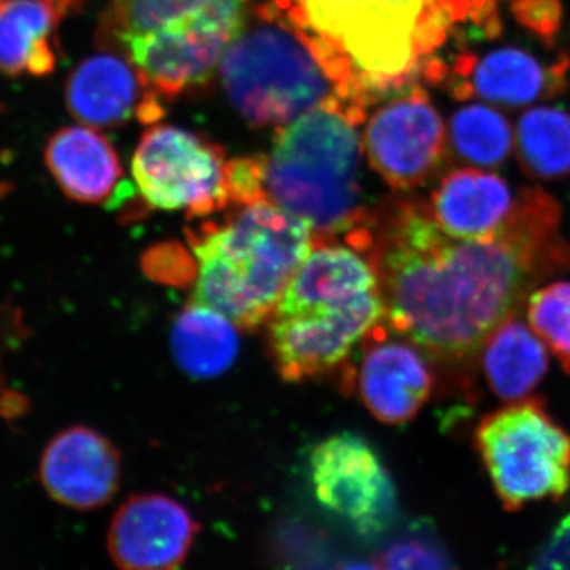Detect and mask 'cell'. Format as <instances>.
<instances>
[{"label":"cell","mask_w":570,"mask_h":570,"mask_svg":"<svg viewBox=\"0 0 570 570\" xmlns=\"http://www.w3.org/2000/svg\"><path fill=\"white\" fill-rule=\"evenodd\" d=\"M309 480L318 504L362 538H379L396 519L395 482L373 445L354 433L318 442Z\"/></svg>","instance_id":"cell-10"},{"label":"cell","mask_w":570,"mask_h":570,"mask_svg":"<svg viewBox=\"0 0 570 570\" xmlns=\"http://www.w3.org/2000/svg\"><path fill=\"white\" fill-rule=\"evenodd\" d=\"M528 570H570V513L535 551Z\"/></svg>","instance_id":"cell-29"},{"label":"cell","mask_w":570,"mask_h":570,"mask_svg":"<svg viewBox=\"0 0 570 570\" xmlns=\"http://www.w3.org/2000/svg\"><path fill=\"white\" fill-rule=\"evenodd\" d=\"M43 159L59 189L77 204H111L124 186L118 153L92 127L56 130L45 146Z\"/></svg>","instance_id":"cell-18"},{"label":"cell","mask_w":570,"mask_h":570,"mask_svg":"<svg viewBox=\"0 0 570 570\" xmlns=\"http://www.w3.org/2000/svg\"><path fill=\"white\" fill-rule=\"evenodd\" d=\"M225 189L228 202L236 206L266 200L265 157H243L227 163Z\"/></svg>","instance_id":"cell-27"},{"label":"cell","mask_w":570,"mask_h":570,"mask_svg":"<svg viewBox=\"0 0 570 570\" xmlns=\"http://www.w3.org/2000/svg\"><path fill=\"white\" fill-rule=\"evenodd\" d=\"M448 141L460 163L485 170L501 167L509 159L515 132L497 108L474 104L453 112Z\"/></svg>","instance_id":"cell-23"},{"label":"cell","mask_w":570,"mask_h":570,"mask_svg":"<svg viewBox=\"0 0 570 570\" xmlns=\"http://www.w3.org/2000/svg\"><path fill=\"white\" fill-rule=\"evenodd\" d=\"M513 197L501 176L482 168L450 171L431 195L434 223L450 238L480 239L491 236L512 212Z\"/></svg>","instance_id":"cell-19"},{"label":"cell","mask_w":570,"mask_h":570,"mask_svg":"<svg viewBox=\"0 0 570 570\" xmlns=\"http://www.w3.org/2000/svg\"><path fill=\"white\" fill-rule=\"evenodd\" d=\"M330 570H382L379 562L363 561V560H348L340 562L335 568Z\"/></svg>","instance_id":"cell-30"},{"label":"cell","mask_w":570,"mask_h":570,"mask_svg":"<svg viewBox=\"0 0 570 570\" xmlns=\"http://www.w3.org/2000/svg\"><path fill=\"white\" fill-rule=\"evenodd\" d=\"M491 392L504 403L527 400L549 371V347L519 314L498 325L479 352Z\"/></svg>","instance_id":"cell-20"},{"label":"cell","mask_w":570,"mask_h":570,"mask_svg":"<svg viewBox=\"0 0 570 570\" xmlns=\"http://www.w3.org/2000/svg\"><path fill=\"white\" fill-rule=\"evenodd\" d=\"M224 151L174 126H153L134 154L132 174L142 200L154 208L208 217L230 205Z\"/></svg>","instance_id":"cell-9"},{"label":"cell","mask_w":570,"mask_h":570,"mask_svg":"<svg viewBox=\"0 0 570 570\" xmlns=\"http://www.w3.org/2000/svg\"><path fill=\"white\" fill-rule=\"evenodd\" d=\"M528 321L570 374V283L557 281L538 288L527 302Z\"/></svg>","instance_id":"cell-24"},{"label":"cell","mask_w":570,"mask_h":570,"mask_svg":"<svg viewBox=\"0 0 570 570\" xmlns=\"http://www.w3.org/2000/svg\"><path fill=\"white\" fill-rule=\"evenodd\" d=\"M474 448L509 512L543 499L560 501L570 489V434L539 397L483 415Z\"/></svg>","instance_id":"cell-8"},{"label":"cell","mask_w":570,"mask_h":570,"mask_svg":"<svg viewBox=\"0 0 570 570\" xmlns=\"http://www.w3.org/2000/svg\"><path fill=\"white\" fill-rule=\"evenodd\" d=\"M513 17L543 43L553 45L562 24L561 0H512Z\"/></svg>","instance_id":"cell-28"},{"label":"cell","mask_w":570,"mask_h":570,"mask_svg":"<svg viewBox=\"0 0 570 570\" xmlns=\"http://www.w3.org/2000/svg\"><path fill=\"white\" fill-rule=\"evenodd\" d=\"M521 171L538 181L570 176V112L558 107H535L521 116L515 146Z\"/></svg>","instance_id":"cell-22"},{"label":"cell","mask_w":570,"mask_h":570,"mask_svg":"<svg viewBox=\"0 0 570 570\" xmlns=\"http://www.w3.org/2000/svg\"><path fill=\"white\" fill-rule=\"evenodd\" d=\"M141 268L153 281L163 284L184 285L197 277V261L176 243H163L146 250Z\"/></svg>","instance_id":"cell-26"},{"label":"cell","mask_w":570,"mask_h":570,"mask_svg":"<svg viewBox=\"0 0 570 570\" xmlns=\"http://www.w3.org/2000/svg\"><path fill=\"white\" fill-rule=\"evenodd\" d=\"M362 118L354 105H325L284 127L265 157L266 197L309 225L314 239H337L370 214L356 132Z\"/></svg>","instance_id":"cell-4"},{"label":"cell","mask_w":570,"mask_h":570,"mask_svg":"<svg viewBox=\"0 0 570 570\" xmlns=\"http://www.w3.org/2000/svg\"><path fill=\"white\" fill-rule=\"evenodd\" d=\"M228 100L254 126H285L330 104H348L354 70L328 41L288 22L242 29L219 62Z\"/></svg>","instance_id":"cell-6"},{"label":"cell","mask_w":570,"mask_h":570,"mask_svg":"<svg viewBox=\"0 0 570 570\" xmlns=\"http://www.w3.org/2000/svg\"><path fill=\"white\" fill-rule=\"evenodd\" d=\"M238 330L212 307L190 302L171 325L170 348L176 365L197 381L219 377L239 354Z\"/></svg>","instance_id":"cell-21"},{"label":"cell","mask_w":570,"mask_h":570,"mask_svg":"<svg viewBox=\"0 0 570 570\" xmlns=\"http://www.w3.org/2000/svg\"><path fill=\"white\" fill-rule=\"evenodd\" d=\"M121 453L94 428L59 431L43 449L39 480L63 508L94 510L111 501L121 483Z\"/></svg>","instance_id":"cell-14"},{"label":"cell","mask_w":570,"mask_h":570,"mask_svg":"<svg viewBox=\"0 0 570 570\" xmlns=\"http://www.w3.org/2000/svg\"><path fill=\"white\" fill-rule=\"evenodd\" d=\"M358 365L346 384L379 422L403 425L422 411L433 395L436 374L425 352L411 340H396L382 322L363 341Z\"/></svg>","instance_id":"cell-12"},{"label":"cell","mask_w":570,"mask_h":570,"mask_svg":"<svg viewBox=\"0 0 570 570\" xmlns=\"http://www.w3.org/2000/svg\"><path fill=\"white\" fill-rule=\"evenodd\" d=\"M468 13L464 0H295L288 20L328 41L354 70L352 96L406 88L420 59Z\"/></svg>","instance_id":"cell-5"},{"label":"cell","mask_w":570,"mask_h":570,"mask_svg":"<svg viewBox=\"0 0 570 570\" xmlns=\"http://www.w3.org/2000/svg\"><path fill=\"white\" fill-rule=\"evenodd\" d=\"M197 261L193 302L255 330L273 317L313 247L309 225L272 200L239 206L223 223L187 232Z\"/></svg>","instance_id":"cell-3"},{"label":"cell","mask_w":570,"mask_h":570,"mask_svg":"<svg viewBox=\"0 0 570 570\" xmlns=\"http://www.w3.org/2000/svg\"><path fill=\"white\" fill-rule=\"evenodd\" d=\"M569 63L568 56L561 55L547 66L520 48H501L482 58L463 55L455 66L463 81L453 88V96L460 100L478 97L504 107H524L564 91Z\"/></svg>","instance_id":"cell-15"},{"label":"cell","mask_w":570,"mask_h":570,"mask_svg":"<svg viewBox=\"0 0 570 570\" xmlns=\"http://www.w3.org/2000/svg\"><path fill=\"white\" fill-rule=\"evenodd\" d=\"M382 570H455L444 546L431 532H409L379 558Z\"/></svg>","instance_id":"cell-25"},{"label":"cell","mask_w":570,"mask_h":570,"mask_svg":"<svg viewBox=\"0 0 570 570\" xmlns=\"http://www.w3.org/2000/svg\"><path fill=\"white\" fill-rule=\"evenodd\" d=\"M198 524L165 494L130 497L112 517L107 546L119 570H176L193 549Z\"/></svg>","instance_id":"cell-13"},{"label":"cell","mask_w":570,"mask_h":570,"mask_svg":"<svg viewBox=\"0 0 570 570\" xmlns=\"http://www.w3.org/2000/svg\"><path fill=\"white\" fill-rule=\"evenodd\" d=\"M159 96L129 59L115 51L82 59L66 81V107L82 126L110 129L138 116L141 105Z\"/></svg>","instance_id":"cell-16"},{"label":"cell","mask_w":570,"mask_h":570,"mask_svg":"<svg viewBox=\"0 0 570 570\" xmlns=\"http://www.w3.org/2000/svg\"><path fill=\"white\" fill-rule=\"evenodd\" d=\"M371 167L396 190H412L436 175L448 153V129L422 89L379 108L365 134Z\"/></svg>","instance_id":"cell-11"},{"label":"cell","mask_w":570,"mask_h":570,"mask_svg":"<svg viewBox=\"0 0 570 570\" xmlns=\"http://www.w3.org/2000/svg\"><path fill=\"white\" fill-rule=\"evenodd\" d=\"M86 0H0V73L48 77L58 67L59 26Z\"/></svg>","instance_id":"cell-17"},{"label":"cell","mask_w":570,"mask_h":570,"mask_svg":"<svg viewBox=\"0 0 570 570\" xmlns=\"http://www.w3.org/2000/svg\"><path fill=\"white\" fill-rule=\"evenodd\" d=\"M385 321L376 269L365 254L318 239L269 318V352L285 382L341 367L356 344Z\"/></svg>","instance_id":"cell-2"},{"label":"cell","mask_w":570,"mask_h":570,"mask_svg":"<svg viewBox=\"0 0 570 570\" xmlns=\"http://www.w3.org/2000/svg\"><path fill=\"white\" fill-rule=\"evenodd\" d=\"M246 0H110L96 41L140 70L149 88L174 97L202 85L245 28Z\"/></svg>","instance_id":"cell-7"},{"label":"cell","mask_w":570,"mask_h":570,"mask_svg":"<svg viewBox=\"0 0 570 570\" xmlns=\"http://www.w3.org/2000/svg\"><path fill=\"white\" fill-rule=\"evenodd\" d=\"M560 202L524 187L493 235L455 239L422 198H396L370 213L346 242L370 258L385 303V325L417 344L471 403L479 352L517 316L531 292L570 268Z\"/></svg>","instance_id":"cell-1"}]
</instances>
